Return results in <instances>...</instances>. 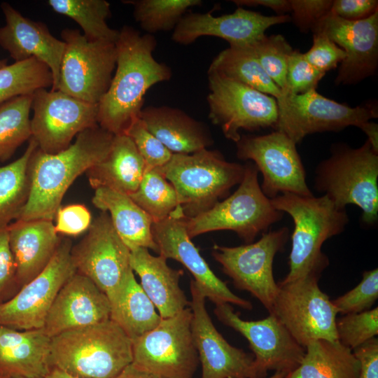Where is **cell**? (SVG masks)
<instances>
[{
	"instance_id": "681fc988",
	"label": "cell",
	"mask_w": 378,
	"mask_h": 378,
	"mask_svg": "<svg viewBox=\"0 0 378 378\" xmlns=\"http://www.w3.org/2000/svg\"><path fill=\"white\" fill-rule=\"evenodd\" d=\"M377 11V0H334L330 9L332 14L351 21L367 18Z\"/></svg>"
},
{
	"instance_id": "bcb514c9",
	"label": "cell",
	"mask_w": 378,
	"mask_h": 378,
	"mask_svg": "<svg viewBox=\"0 0 378 378\" xmlns=\"http://www.w3.org/2000/svg\"><path fill=\"white\" fill-rule=\"evenodd\" d=\"M292 19L300 31H312L331 9L332 0H289Z\"/></svg>"
},
{
	"instance_id": "603a6c76",
	"label": "cell",
	"mask_w": 378,
	"mask_h": 378,
	"mask_svg": "<svg viewBox=\"0 0 378 378\" xmlns=\"http://www.w3.org/2000/svg\"><path fill=\"white\" fill-rule=\"evenodd\" d=\"M110 314L106 295L90 279L76 272L58 292L43 329L52 337L71 329L106 321Z\"/></svg>"
},
{
	"instance_id": "5b68a950",
	"label": "cell",
	"mask_w": 378,
	"mask_h": 378,
	"mask_svg": "<svg viewBox=\"0 0 378 378\" xmlns=\"http://www.w3.org/2000/svg\"><path fill=\"white\" fill-rule=\"evenodd\" d=\"M331 155L316 168L314 188L340 209L354 204L362 211L368 226L378 220V153L370 142L358 148L345 144L332 146Z\"/></svg>"
},
{
	"instance_id": "7bdbcfd3",
	"label": "cell",
	"mask_w": 378,
	"mask_h": 378,
	"mask_svg": "<svg viewBox=\"0 0 378 378\" xmlns=\"http://www.w3.org/2000/svg\"><path fill=\"white\" fill-rule=\"evenodd\" d=\"M123 134L127 135L135 144L145 162L146 169L164 166L173 155L148 130L139 116L132 121Z\"/></svg>"
},
{
	"instance_id": "d590c367",
	"label": "cell",
	"mask_w": 378,
	"mask_h": 378,
	"mask_svg": "<svg viewBox=\"0 0 378 378\" xmlns=\"http://www.w3.org/2000/svg\"><path fill=\"white\" fill-rule=\"evenodd\" d=\"M130 197L153 223L164 220L175 212L183 214L176 190L161 167L146 169L136 190Z\"/></svg>"
},
{
	"instance_id": "7a4b0ae2",
	"label": "cell",
	"mask_w": 378,
	"mask_h": 378,
	"mask_svg": "<svg viewBox=\"0 0 378 378\" xmlns=\"http://www.w3.org/2000/svg\"><path fill=\"white\" fill-rule=\"evenodd\" d=\"M113 136L97 125L80 132L74 144L59 153L36 148L29 163V197L16 220L53 221L69 186L106 157Z\"/></svg>"
},
{
	"instance_id": "d4e9b609",
	"label": "cell",
	"mask_w": 378,
	"mask_h": 378,
	"mask_svg": "<svg viewBox=\"0 0 378 378\" xmlns=\"http://www.w3.org/2000/svg\"><path fill=\"white\" fill-rule=\"evenodd\" d=\"M8 231L20 290L46 268L62 239L49 220H15Z\"/></svg>"
},
{
	"instance_id": "9f6ffc18",
	"label": "cell",
	"mask_w": 378,
	"mask_h": 378,
	"mask_svg": "<svg viewBox=\"0 0 378 378\" xmlns=\"http://www.w3.org/2000/svg\"><path fill=\"white\" fill-rule=\"evenodd\" d=\"M286 374L281 372H274V374L269 377L265 378H285Z\"/></svg>"
},
{
	"instance_id": "91938a15",
	"label": "cell",
	"mask_w": 378,
	"mask_h": 378,
	"mask_svg": "<svg viewBox=\"0 0 378 378\" xmlns=\"http://www.w3.org/2000/svg\"><path fill=\"white\" fill-rule=\"evenodd\" d=\"M0 378H6L4 377H3L2 375L0 374Z\"/></svg>"
},
{
	"instance_id": "7402d4cb",
	"label": "cell",
	"mask_w": 378,
	"mask_h": 378,
	"mask_svg": "<svg viewBox=\"0 0 378 378\" xmlns=\"http://www.w3.org/2000/svg\"><path fill=\"white\" fill-rule=\"evenodd\" d=\"M158 254L181 262L192 274L204 295L215 304L228 303L251 310L253 304L227 287L209 267L189 237L183 218L169 216L152 225Z\"/></svg>"
},
{
	"instance_id": "4fadbf2b",
	"label": "cell",
	"mask_w": 378,
	"mask_h": 378,
	"mask_svg": "<svg viewBox=\"0 0 378 378\" xmlns=\"http://www.w3.org/2000/svg\"><path fill=\"white\" fill-rule=\"evenodd\" d=\"M207 75L209 118L226 139L237 143L240 130L274 128L278 119L274 97L216 73Z\"/></svg>"
},
{
	"instance_id": "2e32d148",
	"label": "cell",
	"mask_w": 378,
	"mask_h": 378,
	"mask_svg": "<svg viewBox=\"0 0 378 378\" xmlns=\"http://www.w3.org/2000/svg\"><path fill=\"white\" fill-rule=\"evenodd\" d=\"M31 136L38 149L55 154L67 148L74 137L97 124L98 104L61 91L41 88L32 94Z\"/></svg>"
},
{
	"instance_id": "816d5d0a",
	"label": "cell",
	"mask_w": 378,
	"mask_h": 378,
	"mask_svg": "<svg viewBox=\"0 0 378 378\" xmlns=\"http://www.w3.org/2000/svg\"><path fill=\"white\" fill-rule=\"evenodd\" d=\"M238 7L264 6L275 11L278 15L291 11L289 0H232Z\"/></svg>"
},
{
	"instance_id": "8d00e7d4",
	"label": "cell",
	"mask_w": 378,
	"mask_h": 378,
	"mask_svg": "<svg viewBox=\"0 0 378 378\" xmlns=\"http://www.w3.org/2000/svg\"><path fill=\"white\" fill-rule=\"evenodd\" d=\"M52 85V73L43 62L35 58L15 62L0 69V105Z\"/></svg>"
},
{
	"instance_id": "e0dca14e",
	"label": "cell",
	"mask_w": 378,
	"mask_h": 378,
	"mask_svg": "<svg viewBox=\"0 0 378 378\" xmlns=\"http://www.w3.org/2000/svg\"><path fill=\"white\" fill-rule=\"evenodd\" d=\"M71 241L62 239L46 268L12 298L0 303V326L18 330L43 328L61 288L76 272Z\"/></svg>"
},
{
	"instance_id": "d6a6232c",
	"label": "cell",
	"mask_w": 378,
	"mask_h": 378,
	"mask_svg": "<svg viewBox=\"0 0 378 378\" xmlns=\"http://www.w3.org/2000/svg\"><path fill=\"white\" fill-rule=\"evenodd\" d=\"M208 72L239 82L274 97L281 90L265 72L250 46H230L211 62Z\"/></svg>"
},
{
	"instance_id": "3957f363",
	"label": "cell",
	"mask_w": 378,
	"mask_h": 378,
	"mask_svg": "<svg viewBox=\"0 0 378 378\" xmlns=\"http://www.w3.org/2000/svg\"><path fill=\"white\" fill-rule=\"evenodd\" d=\"M270 200L274 208L287 213L294 223L289 272L280 282L307 276L320 278L329 265L321 247L327 239L344 230L349 221L346 209L336 207L325 195L315 197L285 192Z\"/></svg>"
},
{
	"instance_id": "f5cc1de1",
	"label": "cell",
	"mask_w": 378,
	"mask_h": 378,
	"mask_svg": "<svg viewBox=\"0 0 378 378\" xmlns=\"http://www.w3.org/2000/svg\"><path fill=\"white\" fill-rule=\"evenodd\" d=\"M115 378H164L146 372L133 365L127 366Z\"/></svg>"
},
{
	"instance_id": "d6986e66",
	"label": "cell",
	"mask_w": 378,
	"mask_h": 378,
	"mask_svg": "<svg viewBox=\"0 0 378 378\" xmlns=\"http://www.w3.org/2000/svg\"><path fill=\"white\" fill-rule=\"evenodd\" d=\"M190 289L191 331L202 378H261L253 354L233 346L216 330L206 308V297L194 280Z\"/></svg>"
},
{
	"instance_id": "f907efd6",
	"label": "cell",
	"mask_w": 378,
	"mask_h": 378,
	"mask_svg": "<svg viewBox=\"0 0 378 378\" xmlns=\"http://www.w3.org/2000/svg\"><path fill=\"white\" fill-rule=\"evenodd\" d=\"M360 363L358 378H378V340H369L352 350Z\"/></svg>"
},
{
	"instance_id": "e575fe53",
	"label": "cell",
	"mask_w": 378,
	"mask_h": 378,
	"mask_svg": "<svg viewBox=\"0 0 378 378\" xmlns=\"http://www.w3.org/2000/svg\"><path fill=\"white\" fill-rule=\"evenodd\" d=\"M48 4L56 13L67 16L81 27L83 34L90 41L115 43L119 30L111 28L110 3L106 0H49Z\"/></svg>"
},
{
	"instance_id": "44dd1931",
	"label": "cell",
	"mask_w": 378,
	"mask_h": 378,
	"mask_svg": "<svg viewBox=\"0 0 378 378\" xmlns=\"http://www.w3.org/2000/svg\"><path fill=\"white\" fill-rule=\"evenodd\" d=\"M290 20L286 14L267 16L243 7L218 17L211 13L190 12L176 26L172 39L188 45L200 37L209 36L227 41L230 46H250L265 35L268 28Z\"/></svg>"
},
{
	"instance_id": "f35d334b",
	"label": "cell",
	"mask_w": 378,
	"mask_h": 378,
	"mask_svg": "<svg viewBox=\"0 0 378 378\" xmlns=\"http://www.w3.org/2000/svg\"><path fill=\"white\" fill-rule=\"evenodd\" d=\"M133 15L142 29L152 34L174 30L186 12L202 4L201 0H130Z\"/></svg>"
},
{
	"instance_id": "277c9868",
	"label": "cell",
	"mask_w": 378,
	"mask_h": 378,
	"mask_svg": "<svg viewBox=\"0 0 378 378\" xmlns=\"http://www.w3.org/2000/svg\"><path fill=\"white\" fill-rule=\"evenodd\" d=\"M132 363V340L111 318L51 337L52 368L78 378H115Z\"/></svg>"
},
{
	"instance_id": "f546056e",
	"label": "cell",
	"mask_w": 378,
	"mask_h": 378,
	"mask_svg": "<svg viewBox=\"0 0 378 378\" xmlns=\"http://www.w3.org/2000/svg\"><path fill=\"white\" fill-rule=\"evenodd\" d=\"M92 202L108 214L115 231L130 251L143 247L158 253L152 234L153 221L130 195L98 188L94 190Z\"/></svg>"
},
{
	"instance_id": "4dcf8cb0",
	"label": "cell",
	"mask_w": 378,
	"mask_h": 378,
	"mask_svg": "<svg viewBox=\"0 0 378 378\" xmlns=\"http://www.w3.org/2000/svg\"><path fill=\"white\" fill-rule=\"evenodd\" d=\"M360 363L338 340H317L305 346L299 366L285 378H358Z\"/></svg>"
},
{
	"instance_id": "ba28073f",
	"label": "cell",
	"mask_w": 378,
	"mask_h": 378,
	"mask_svg": "<svg viewBox=\"0 0 378 378\" xmlns=\"http://www.w3.org/2000/svg\"><path fill=\"white\" fill-rule=\"evenodd\" d=\"M192 315L186 307L132 340V364L164 378H193L200 361L192 335Z\"/></svg>"
},
{
	"instance_id": "ac0fdd59",
	"label": "cell",
	"mask_w": 378,
	"mask_h": 378,
	"mask_svg": "<svg viewBox=\"0 0 378 378\" xmlns=\"http://www.w3.org/2000/svg\"><path fill=\"white\" fill-rule=\"evenodd\" d=\"M224 325L242 335L248 342L261 378L268 371L281 372L286 376L300 364L305 353L280 320L269 314L258 321H245L228 303L216 304L214 310Z\"/></svg>"
},
{
	"instance_id": "5bb4252c",
	"label": "cell",
	"mask_w": 378,
	"mask_h": 378,
	"mask_svg": "<svg viewBox=\"0 0 378 378\" xmlns=\"http://www.w3.org/2000/svg\"><path fill=\"white\" fill-rule=\"evenodd\" d=\"M296 145L276 130L265 135H243L236 143L237 156L253 162L262 175L261 190L269 199L285 192L311 196Z\"/></svg>"
},
{
	"instance_id": "f1b7e54d",
	"label": "cell",
	"mask_w": 378,
	"mask_h": 378,
	"mask_svg": "<svg viewBox=\"0 0 378 378\" xmlns=\"http://www.w3.org/2000/svg\"><path fill=\"white\" fill-rule=\"evenodd\" d=\"M146 166L132 140L125 134H115L106 157L85 173L91 187L107 188L130 195L145 173Z\"/></svg>"
},
{
	"instance_id": "8fae6325",
	"label": "cell",
	"mask_w": 378,
	"mask_h": 378,
	"mask_svg": "<svg viewBox=\"0 0 378 378\" xmlns=\"http://www.w3.org/2000/svg\"><path fill=\"white\" fill-rule=\"evenodd\" d=\"M320 278L307 276L279 282L272 312L303 347L317 340H337V312L318 286Z\"/></svg>"
},
{
	"instance_id": "6f0895ef",
	"label": "cell",
	"mask_w": 378,
	"mask_h": 378,
	"mask_svg": "<svg viewBox=\"0 0 378 378\" xmlns=\"http://www.w3.org/2000/svg\"><path fill=\"white\" fill-rule=\"evenodd\" d=\"M6 62V59H0V69L7 65Z\"/></svg>"
},
{
	"instance_id": "f6af8a7d",
	"label": "cell",
	"mask_w": 378,
	"mask_h": 378,
	"mask_svg": "<svg viewBox=\"0 0 378 378\" xmlns=\"http://www.w3.org/2000/svg\"><path fill=\"white\" fill-rule=\"evenodd\" d=\"M303 54L313 66L325 74L335 69L346 57L344 51L320 31L313 32L312 46Z\"/></svg>"
},
{
	"instance_id": "7c38bea8",
	"label": "cell",
	"mask_w": 378,
	"mask_h": 378,
	"mask_svg": "<svg viewBox=\"0 0 378 378\" xmlns=\"http://www.w3.org/2000/svg\"><path fill=\"white\" fill-rule=\"evenodd\" d=\"M289 230L283 227L265 232L255 242L229 247L214 244L211 255L223 272L241 290H246L272 312L278 291L273 275L276 254L282 251L289 237Z\"/></svg>"
},
{
	"instance_id": "74e56055",
	"label": "cell",
	"mask_w": 378,
	"mask_h": 378,
	"mask_svg": "<svg viewBox=\"0 0 378 378\" xmlns=\"http://www.w3.org/2000/svg\"><path fill=\"white\" fill-rule=\"evenodd\" d=\"M31 101L32 94L22 95L0 105V162L31 138Z\"/></svg>"
},
{
	"instance_id": "8992f818",
	"label": "cell",
	"mask_w": 378,
	"mask_h": 378,
	"mask_svg": "<svg viewBox=\"0 0 378 378\" xmlns=\"http://www.w3.org/2000/svg\"><path fill=\"white\" fill-rule=\"evenodd\" d=\"M161 169L174 186L186 218H193L225 197L243 178L245 166L227 161L218 150L204 148L173 153Z\"/></svg>"
},
{
	"instance_id": "680465c9",
	"label": "cell",
	"mask_w": 378,
	"mask_h": 378,
	"mask_svg": "<svg viewBox=\"0 0 378 378\" xmlns=\"http://www.w3.org/2000/svg\"><path fill=\"white\" fill-rule=\"evenodd\" d=\"M8 378H24V377H8Z\"/></svg>"
},
{
	"instance_id": "60d3db41",
	"label": "cell",
	"mask_w": 378,
	"mask_h": 378,
	"mask_svg": "<svg viewBox=\"0 0 378 378\" xmlns=\"http://www.w3.org/2000/svg\"><path fill=\"white\" fill-rule=\"evenodd\" d=\"M337 340L354 350L378 335V308L348 314L336 319Z\"/></svg>"
},
{
	"instance_id": "52a82bcc",
	"label": "cell",
	"mask_w": 378,
	"mask_h": 378,
	"mask_svg": "<svg viewBox=\"0 0 378 378\" xmlns=\"http://www.w3.org/2000/svg\"><path fill=\"white\" fill-rule=\"evenodd\" d=\"M244 166L243 178L233 194L195 217L183 218L190 239L209 232L231 230L250 244L282 218L284 213L262 192L255 165L248 162Z\"/></svg>"
},
{
	"instance_id": "cb8c5ba5",
	"label": "cell",
	"mask_w": 378,
	"mask_h": 378,
	"mask_svg": "<svg viewBox=\"0 0 378 378\" xmlns=\"http://www.w3.org/2000/svg\"><path fill=\"white\" fill-rule=\"evenodd\" d=\"M6 24L0 27V46L15 62L35 58L50 69L51 90H57L65 43L51 34L46 24L24 17L8 3L1 4Z\"/></svg>"
},
{
	"instance_id": "484cf974",
	"label": "cell",
	"mask_w": 378,
	"mask_h": 378,
	"mask_svg": "<svg viewBox=\"0 0 378 378\" xmlns=\"http://www.w3.org/2000/svg\"><path fill=\"white\" fill-rule=\"evenodd\" d=\"M51 337L43 328L18 330L0 326V374L45 378L52 369Z\"/></svg>"
},
{
	"instance_id": "7dc6e473",
	"label": "cell",
	"mask_w": 378,
	"mask_h": 378,
	"mask_svg": "<svg viewBox=\"0 0 378 378\" xmlns=\"http://www.w3.org/2000/svg\"><path fill=\"white\" fill-rule=\"evenodd\" d=\"M18 290L8 225L0 226V303L12 298Z\"/></svg>"
},
{
	"instance_id": "836d02e7",
	"label": "cell",
	"mask_w": 378,
	"mask_h": 378,
	"mask_svg": "<svg viewBox=\"0 0 378 378\" xmlns=\"http://www.w3.org/2000/svg\"><path fill=\"white\" fill-rule=\"evenodd\" d=\"M37 148L36 141L30 138L19 158L0 166V226L15 220L27 201L30 188L29 163Z\"/></svg>"
},
{
	"instance_id": "30bf717a",
	"label": "cell",
	"mask_w": 378,
	"mask_h": 378,
	"mask_svg": "<svg viewBox=\"0 0 378 378\" xmlns=\"http://www.w3.org/2000/svg\"><path fill=\"white\" fill-rule=\"evenodd\" d=\"M276 100L278 119L274 129L296 144L312 134L339 132L349 126L360 127L377 118V109L371 104L351 107L328 99L316 90L300 94L281 92Z\"/></svg>"
},
{
	"instance_id": "b9f144b4",
	"label": "cell",
	"mask_w": 378,
	"mask_h": 378,
	"mask_svg": "<svg viewBox=\"0 0 378 378\" xmlns=\"http://www.w3.org/2000/svg\"><path fill=\"white\" fill-rule=\"evenodd\" d=\"M378 298V269L365 271L360 282L345 294L332 300L337 314L345 315L371 309Z\"/></svg>"
},
{
	"instance_id": "83f0119b",
	"label": "cell",
	"mask_w": 378,
	"mask_h": 378,
	"mask_svg": "<svg viewBox=\"0 0 378 378\" xmlns=\"http://www.w3.org/2000/svg\"><path fill=\"white\" fill-rule=\"evenodd\" d=\"M139 117L148 130L172 153L190 154L214 144L207 125L179 108L147 106L142 108Z\"/></svg>"
},
{
	"instance_id": "9a60e30c",
	"label": "cell",
	"mask_w": 378,
	"mask_h": 378,
	"mask_svg": "<svg viewBox=\"0 0 378 378\" xmlns=\"http://www.w3.org/2000/svg\"><path fill=\"white\" fill-rule=\"evenodd\" d=\"M130 252L108 214L102 211L92 221L85 237L72 246L71 258L76 272L92 281L110 302L132 270Z\"/></svg>"
},
{
	"instance_id": "1f68e13d",
	"label": "cell",
	"mask_w": 378,
	"mask_h": 378,
	"mask_svg": "<svg viewBox=\"0 0 378 378\" xmlns=\"http://www.w3.org/2000/svg\"><path fill=\"white\" fill-rule=\"evenodd\" d=\"M110 305V318L132 340L153 330L162 320L154 304L137 283L132 270Z\"/></svg>"
},
{
	"instance_id": "9c48e42d",
	"label": "cell",
	"mask_w": 378,
	"mask_h": 378,
	"mask_svg": "<svg viewBox=\"0 0 378 378\" xmlns=\"http://www.w3.org/2000/svg\"><path fill=\"white\" fill-rule=\"evenodd\" d=\"M65 49L57 90L85 102L98 104L106 92L116 64L114 43L90 41L78 29L61 32Z\"/></svg>"
},
{
	"instance_id": "ab89813d",
	"label": "cell",
	"mask_w": 378,
	"mask_h": 378,
	"mask_svg": "<svg viewBox=\"0 0 378 378\" xmlns=\"http://www.w3.org/2000/svg\"><path fill=\"white\" fill-rule=\"evenodd\" d=\"M250 47L269 78L284 91L288 62L293 51L286 39L281 34L264 35Z\"/></svg>"
},
{
	"instance_id": "ffe728a7",
	"label": "cell",
	"mask_w": 378,
	"mask_h": 378,
	"mask_svg": "<svg viewBox=\"0 0 378 378\" xmlns=\"http://www.w3.org/2000/svg\"><path fill=\"white\" fill-rule=\"evenodd\" d=\"M325 33L345 52L337 85H351L374 75L378 66V11L360 20H346L330 13L312 32Z\"/></svg>"
},
{
	"instance_id": "db71d44e",
	"label": "cell",
	"mask_w": 378,
	"mask_h": 378,
	"mask_svg": "<svg viewBox=\"0 0 378 378\" xmlns=\"http://www.w3.org/2000/svg\"><path fill=\"white\" fill-rule=\"evenodd\" d=\"M368 136L372 149L378 153V125L372 121L363 123L360 127Z\"/></svg>"
},
{
	"instance_id": "11a10c76",
	"label": "cell",
	"mask_w": 378,
	"mask_h": 378,
	"mask_svg": "<svg viewBox=\"0 0 378 378\" xmlns=\"http://www.w3.org/2000/svg\"><path fill=\"white\" fill-rule=\"evenodd\" d=\"M45 378H78L56 368H52Z\"/></svg>"
},
{
	"instance_id": "4316f807",
	"label": "cell",
	"mask_w": 378,
	"mask_h": 378,
	"mask_svg": "<svg viewBox=\"0 0 378 378\" xmlns=\"http://www.w3.org/2000/svg\"><path fill=\"white\" fill-rule=\"evenodd\" d=\"M130 251L131 269L162 318L174 316L190 304L179 284L182 270L171 268L164 257L154 256L146 248Z\"/></svg>"
},
{
	"instance_id": "c3c4849f",
	"label": "cell",
	"mask_w": 378,
	"mask_h": 378,
	"mask_svg": "<svg viewBox=\"0 0 378 378\" xmlns=\"http://www.w3.org/2000/svg\"><path fill=\"white\" fill-rule=\"evenodd\" d=\"M55 228L58 234L76 236L88 230L92 223L89 209L81 204L59 207L55 214Z\"/></svg>"
},
{
	"instance_id": "6da1fadb",
	"label": "cell",
	"mask_w": 378,
	"mask_h": 378,
	"mask_svg": "<svg viewBox=\"0 0 378 378\" xmlns=\"http://www.w3.org/2000/svg\"><path fill=\"white\" fill-rule=\"evenodd\" d=\"M156 44L153 34H141L127 25L119 30L115 72L97 113V124L114 135L123 134L139 116L146 92L172 77L171 69L153 57Z\"/></svg>"
},
{
	"instance_id": "ee69618b",
	"label": "cell",
	"mask_w": 378,
	"mask_h": 378,
	"mask_svg": "<svg viewBox=\"0 0 378 378\" xmlns=\"http://www.w3.org/2000/svg\"><path fill=\"white\" fill-rule=\"evenodd\" d=\"M325 75V73L313 66L303 53L293 50L288 62L286 86L282 92L300 94L316 90Z\"/></svg>"
}]
</instances>
